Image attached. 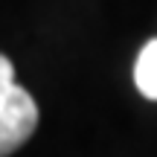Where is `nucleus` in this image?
Returning <instances> with one entry per match:
<instances>
[{"instance_id":"f257e3e1","label":"nucleus","mask_w":157,"mask_h":157,"mask_svg":"<svg viewBox=\"0 0 157 157\" xmlns=\"http://www.w3.org/2000/svg\"><path fill=\"white\" fill-rule=\"evenodd\" d=\"M38 125L35 99L15 84V67L6 56H0V157H9L32 137Z\"/></svg>"},{"instance_id":"f03ea898","label":"nucleus","mask_w":157,"mask_h":157,"mask_svg":"<svg viewBox=\"0 0 157 157\" xmlns=\"http://www.w3.org/2000/svg\"><path fill=\"white\" fill-rule=\"evenodd\" d=\"M134 82H137V90L146 99L157 102V38L148 41L140 50L137 64H134Z\"/></svg>"}]
</instances>
